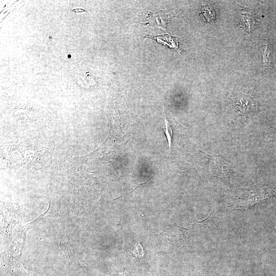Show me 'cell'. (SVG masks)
I'll use <instances>...</instances> for the list:
<instances>
[{
	"label": "cell",
	"mask_w": 276,
	"mask_h": 276,
	"mask_svg": "<svg viewBox=\"0 0 276 276\" xmlns=\"http://www.w3.org/2000/svg\"><path fill=\"white\" fill-rule=\"evenodd\" d=\"M258 104L250 96L242 95L239 97L237 102L238 109L243 114H249L257 109Z\"/></svg>",
	"instance_id": "6da1fadb"
},
{
	"label": "cell",
	"mask_w": 276,
	"mask_h": 276,
	"mask_svg": "<svg viewBox=\"0 0 276 276\" xmlns=\"http://www.w3.org/2000/svg\"><path fill=\"white\" fill-rule=\"evenodd\" d=\"M145 37L154 39L159 44L168 46L172 49H176L179 53L182 51L179 47V43L177 37H173L169 35H161L158 36L147 35Z\"/></svg>",
	"instance_id": "7a4b0ae2"
},
{
	"label": "cell",
	"mask_w": 276,
	"mask_h": 276,
	"mask_svg": "<svg viewBox=\"0 0 276 276\" xmlns=\"http://www.w3.org/2000/svg\"><path fill=\"white\" fill-rule=\"evenodd\" d=\"M201 12V14L203 15L208 23L212 24L216 18V12L213 8L210 5L204 4L202 6Z\"/></svg>",
	"instance_id": "3957f363"
},
{
	"label": "cell",
	"mask_w": 276,
	"mask_h": 276,
	"mask_svg": "<svg viewBox=\"0 0 276 276\" xmlns=\"http://www.w3.org/2000/svg\"><path fill=\"white\" fill-rule=\"evenodd\" d=\"M163 128V130L165 131L166 133L167 139L169 147V148H170L171 146L172 131L171 128L168 123V121L166 116L165 117V122H164Z\"/></svg>",
	"instance_id": "277c9868"
},
{
	"label": "cell",
	"mask_w": 276,
	"mask_h": 276,
	"mask_svg": "<svg viewBox=\"0 0 276 276\" xmlns=\"http://www.w3.org/2000/svg\"><path fill=\"white\" fill-rule=\"evenodd\" d=\"M143 251L140 244H137L136 247L135 248L134 251H133L132 255L134 257H141L143 255Z\"/></svg>",
	"instance_id": "5b68a950"
},
{
	"label": "cell",
	"mask_w": 276,
	"mask_h": 276,
	"mask_svg": "<svg viewBox=\"0 0 276 276\" xmlns=\"http://www.w3.org/2000/svg\"><path fill=\"white\" fill-rule=\"evenodd\" d=\"M270 54V52H269V51H268V47L266 46L265 50H264V53L263 54V65L266 66L267 65L268 62L269 61L268 58L269 57V56Z\"/></svg>",
	"instance_id": "8992f818"
},
{
	"label": "cell",
	"mask_w": 276,
	"mask_h": 276,
	"mask_svg": "<svg viewBox=\"0 0 276 276\" xmlns=\"http://www.w3.org/2000/svg\"><path fill=\"white\" fill-rule=\"evenodd\" d=\"M73 12H74L76 13H82L85 11V10L82 9H76L73 10Z\"/></svg>",
	"instance_id": "52a82bcc"
}]
</instances>
